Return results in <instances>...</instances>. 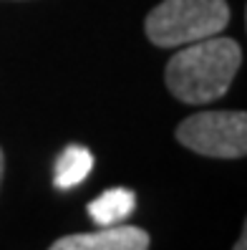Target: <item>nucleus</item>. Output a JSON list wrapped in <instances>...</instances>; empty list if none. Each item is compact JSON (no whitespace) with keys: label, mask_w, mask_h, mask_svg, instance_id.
I'll list each match as a JSON object with an SVG mask.
<instances>
[{"label":"nucleus","mask_w":247,"mask_h":250,"mask_svg":"<svg viewBox=\"0 0 247 250\" xmlns=\"http://www.w3.org/2000/svg\"><path fill=\"white\" fill-rule=\"evenodd\" d=\"M3 172H5V157H3V149H0V185H3Z\"/></svg>","instance_id":"6e6552de"},{"label":"nucleus","mask_w":247,"mask_h":250,"mask_svg":"<svg viewBox=\"0 0 247 250\" xmlns=\"http://www.w3.org/2000/svg\"><path fill=\"white\" fill-rule=\"evenodd\" d=\"M91 169H94V154L83 144H68L56 159L53 185L58 189H74L89 177Z\"/></svg>","instance_id":"423d86ee"},{"label":"nucleus","mask_w":247,"mask_h":250,"mask_svg":"<svg viewBox=\"0 0 247 250\" xmlns=\"http://www.w3.org/2000/svg\"><path fill=\"white\" fill-rule=\"evenodd\" d=\"M227 23L229 5L225 0H162L149 10L144 31L159 48H182L220 36Z\"/></svg>","instance_id":"f03ea898"},{"label":"nucleus","mask_w":247,"mask_h":250,"mask_svg":"<svg viewBox=\"0 0 247 250\" xmlns=\"http://www.w3.org/2000/svg\"><path fill=\"white\" fill-rule=\"evenodd\" d=\"M242 63L240 43L212 36L187 43L169 58L164 68L167 89L184 104H209L222 99Z\"/></svg>","instance_id":"f257e3e1"},{"label":"nucleus","mask_w":247,"mask_h":250,"mask_svg":"<svg viewBox=\"0 0 247 250\" xmlns=\"http://www.w3.org/2000/svg\"><path fill=\"white\" fill-rule=\"evenodd\" d=\"M134 208H136V195L132 189L129 187H111L89 202V215L96 225L109 228V225L124 223L134 212Z\"/></svg>","instance_id":"39448f33"},{"label":"nucleus","mask_w":247,"mask_h":250,"mask_svg":"<svg viewBox=\"0 0 247 250\" xmlns=\"http://www.w3.org/2000/svg\"><path fill=\"white\" fill-rule=\"evenodd\" d=\"M232 250H247V232H245V230H242L240 240L235 243V248H232Z\"/></svg>","instance_id":"0eeeda50"},{"label":"nucleus","mask_w":247,"mask_h":250,"mask_svg":"<svg viewBox=\"0 0 247 250\" xmlns=\"http://www.w3.org/2000/svg\"><path fill=\"white\" fill-rule=\"evenodd\" d=\"M177 142L202 157L240 159L247 154V114L197 111L177 126Z\"/></svg>","instance_id":"7ed1b4c3"},{"label":"nucleus","mask_w":247,"mask_h":250,"mask_svg":"<svg viewBox=\"0 0 247 250\" xmlns=\"http://www.w3.org/2000/svg\"><path fill=\"white\" fill-rule=\"evenodd\" d=\"M149 232L134 225H109L96 232L58 238L48 250H149Z\"/></svg>","instance_id":"20e7f679"}]
</instances>
